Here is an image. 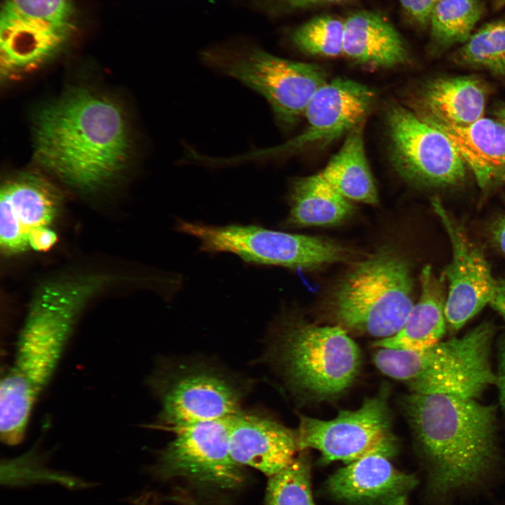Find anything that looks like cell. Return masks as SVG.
<instances>
[{
	"label": "cell",
	"instance_id": "6da1fadb",
	"mask_svg": "<svg viewBox=\"0 0 505 505\" xmlns=\"http://www.w3.org/2000/svg\"><path fill=\"white\" fill-rule=\"evenodd\" d=\"M34 153L46 170L83 191L116 179L128 163L131 144L125 114L112 99L74 87L37 113Z\"/></svg>",
	"mask_w": 505,
	"mask_h": 505
},
{
	"label": "cell",
	"instance_id": "7a4b0ae2",
	"mask_svg": "<svg viewBox=\"0 0 505 505\" xmlns=\"http://www.w3.org/2000/svg\"><path fill=\"white\" fill-rule=\"evenodd\" d=\"M404 408L432 499L443 504L487 483L499 459L492 406L457 394L410 391Z\"/></svg>",
	"mask_w": 505,
	"mask_h": 505
},
{
	"label": "cell",
	"instance_id": "3957f363",
	"mask_svg": "<svg viewBox=\"0 0 505 505\" xmlns=\"http://www.w3.org/2000/svg\"><path fill=\"white\" fill-rule=\"evenodd\" d=\"M97 293L80 276L46 283L34 295L11 368L0 384V434L6 444L23 439L36 400L50 381L77 319Z\"/></svg>",
	"mask_w": 505,
	"mask_h": 505
},
{
	"label": "cell",
	"instance_id": "277c9868",
	"mask_svg": "<svg viewBox=\"0 0 505 505\" xmlns=\"http://www.w3.org/2000/svg\"><path fill=\"white\" fill-rule=\"evenodd\" d=\"M494 326L483 322L463 337L417 350L379 348L376 367L405 382L410 391L452 393L477 398L497 377L490 363Z\"/></svg>",
	"mask_w": 505,
	"mask_h": 505
},
{
	"label": "cell",
	"instance_id": "5b68a950",
	"mask_svg": "<svg viewBox=\"0 0 505 505\" xmlns=\"http://www.w3.org/2000/svg\"><path fill=\"white\" fill-rule=\"evenodd\" d=\"M408 260L384 246L361 260L337 286L332 313L344 327L377 337L398 332L414 305Z\"/></svg>",
	"mask_w": 505,
	"mask_h": 505
},
{
	"label": "cell",
	"instance_id": "8992f818",
	"mask_svg": "<svg viewBox=\"0 0 505 505\" xmlns=\"http://www.w3.org/2000/svg\"><path fill=\"white\" fill-rule=\"evenodd\" d=\"M274 355L295 390L327 399L353 383L361 364L357 344L341 326H320L285 319Z\"/></svg>",
	"mask_w": 505,
	"mask_h": 505
},
{
	"label": "cell",
	"instance_id": "52a82bcc",
	"mask_svg": "<svg viewBox=\"0 0 505 505\" xmlns=\"http://www.w3.org/2000/svg\"><path fill=\"white\" fill-rule=\"evenodd\" d=\"M176 229L195 237L206 252H230L247 262L314 269L344 262L349 250L329 239L269 229L257 225L213 226L178 220Z\"/></svg>",
	"mask_w": 505,
	"mask_h": 505
},
{
	"label": "cell",
	"instance_id": "ba28073f",
	"mask_svg": "<svg viewBox=\"0 0 505 505\" xmlns=\"http://www.w3.org/2000/svg\"><path fill=\"white\" fill-rule=\"evenodd\" d=\"M206 62L262 95L277 121L289 127L304 116L316 91L327 81L313 63L279 58L258 48L207 53Z\"/></svg>",
	"mask_w": 505,
	"mask_h": 505
},
{
	"label": "cell",
	"instance_id": "9c48e42d",
	"mask_svg": "<svg viewBox=\"0 0 505 505\" xmlns=\"http://www.w3.org/2000/svg\"><path fill=\"white\" fill-rule=\"evenodd\" d=\"M229 418L170 429L175 437L158 454L153 475L162 480H180L208 492L241 488L245 478L243 466L230 452Z\"/></svg>",
	"mask_w": 505,
	"mask_h": 505
},
{
	"label": "cell",
	"instance_id": "30bf717a",
	"mask_svg": "<svg viewBox=\"0 0 505 505\" xmlns=\"http://www.w3.org/2000/svg\"><path fill=\"white\" fill-rule=\"evenodd\" d=\"M152 384L161 403L159 417L170 429L229 417L241 410L245 393L235 377L202 361L170 364Z\"/></svg>",
	"mask_w": 505,
	"mask_h": 505
},
{
	"label": "cell",
	"instance_id": "8fae6325",
	"mask_svg": "<svg viewBox=\"0 0 505 505\" xmlns=\"http://www.w3.org/2000/svg\"><path fill=\"white\" fill-rule=\"evenodd\" d=\"M385 114L389 159L400 177L424 188L450 187L464 181L466 166L443 133L398 102L389 104Z\"/></svg>",
	"mask_w": 505,
	"mask_h": 505
},
{
	"label": "cell",
	"instance_id": "7c38bea8",
	"mask_svg": "<svg viewBox=\"0 0 505 505\" xmlns=\"http://www.w3.org/2000/svg\"><path fill=\"white\" fill-rule=\"evenodd\" d=\"M387 398L386 389L381 390L365 398L359 408L341 410L330 420L300 416L295 432L298 450H317L323 464H349L375 454L394 455L397 444Z\"/></svg>",
	"mask_w": 505,
	"mask_h": 505
},
{
	"label": "cell",
	"instance_id": "4fadbf2b",
	"mask_svg": "<svg viewBox=\"0 0 505 505\" xmlns=\"http://www.w3.org/2000/svg\"><path fill=\"white\" fill-rule=\"evenodd\" d=\"M431 205L450 239L452 259L443 278L447 282L445 304L447 326L462 328L491 300L496 279L482 250L468 236L459 221L437 197Z\"/></svg>",
	"mask_w": 505,
	"mask_h": 505
},
{
	"label": "cell",
	"instance_id": "5bb4252c",
	"mask_svg": "<svg viewBox=\"0 0 505 505\" xmlns=\"http://www.w3.org/2000/svg\"><path fill=\"white\" fill-rule=\"evenodd\" d=\"M375 98L372 90L357 81L339 78L328 81L305 109L307 126L302 133L279 146L250 152L238 159L278 156L314 144L330 143L365 121Z\"/></svg>",
	"mask_w": 505,
	"mask_h": 505
},
{
	"label": "cell",
	"instance_id": "9a60e30c",
	"mask_svg": "<svg viewBox=\"0 0 505 505\" xmlns=\"http://www.w3.org/2000/svg\"><path fill=\"white\" fill-rule=\"evenodd\" d=\"M48 180L34 173H22L2 184L0 191V247L13 255L29 250L35 231L50 227L58 216L62 197Z\"/></svg>",
	"mask_w": 505,
	"mask_h": 505
},
{
	"label": "cell",
	"instance_id": "2e32d148",
	"mask_svg": "<svg viewBox=\"0 0 505 505\" xmlns=\"http://www.w3.org/2000/svg\"><path fill=\"white\" fill-rule=\"evenodd\" d=\"M74 28L25 16L4 1L0 20L1 76L11 79L49 61L65 46Z\"/></svg>",
	"mask_w": 505,
	"mask_h": 505
},
{
	"label": "cell",
	"instance_id": "e0dca14e",
	"mask_svg": "<svg viewBox=\"0 0 505 505\" xmlns=\"http://www.w3.org/2000/svg\"><path fill=\"white\" fill-rule=\"evenodd\" d=\"M389 458L375 454L348 464L326 480V494L348 505H408L417 478L396 469Z\"/></svg>",
	"mask_w": 505,
	"mask_h": 505
},
{
	"label": "cell",
	"instance_id": "ac0fdd59",
	"mask_svg": "<svg viewBox=\"0 0 505 505\" xmlns=\"http://www.w3.org/2000/svg\"><path fill=\"white\" fill-rule=\"evenodd\" d=\"M234 460L270 477L288 465L298 450L295 432L263 413L239 412L229 418Z\"/></svg>",
	"mask_w": 505,
	"mask_h": 505
},
{
	"label": "cell",
	"instance_id": "d6986e66",
	"mask_svg": "<svg viewBox=\"0 0 505 505\" xmlns=\"http://www.w3.org/2000/svg\"><path fill=\"white\" fill-rule=\"evenodd\" d=\"M485 101V90L476 78H438L412 95L408 107L427 123L464 126L483 117Z\"/></svg>",
	"mask_w": 505,
	"mask_h": 505
},
{
	"label": "cell",
	"instance_id": "ffe728a7",
	"mask_svg": "<svg viewBox=\"0 0 505 505\" xmlns=\"http://www.w3.org/2000/svg\"><path fill=\"white\" fill-rule=\"evenodd\" d=\"M430 125L449 138L483 190L505 184V129L497 119L483 117L464 126Z\"/></svg>",
	"mask_w": 505,
	"mask_h": 505
},
{
	"label": "cell",
	"instance_id": "44dd1931",
	"mask_svg": "<svg viewBox=\"0 0 505 505\" xmlns=\"http://www.w3.org/2000/svg\"><path fill=\"white\" fill-rule=\"evenodd\" d=\"M343 55L359 65L397 67L409 61L408 47L398 30L375 12L359 11L344 20Z\"/></svg>",
	"mask_w": 505,
	"mask_h": 505
},
{
	"label": "cell",
	"instance_id": "7402d4cb",
	"mask_svg": "<svg viewBox=\"0 0 505 505\" xmlns=\"http://www.w3.org/2000/svg\"><path fill=\"white\" fill-rule=\"evenodd\" d=\"M445 279L438 278L430 265L420 274L421 294L414 304L400 330L391 337L377 339L373 346L403 350H417L438 343L447 327L445 316L446 295Z\"/></svg>",
	"mask_w": 505,
	"mask_h": 505
},
{
	"label": "cell",
	"instance_id": "603a6c76",
	"mask_svg": "<svg viewBox=\"0 0 505 505\" xmlns=\"http://www.w3.org/2000/svg\"><path fill=\"white\" fill-rule=\"evenodd\" d=\"M289 203L285 224L292 227L339 224L347 220L354 209L351 201L338 192L321 173L295 180Z\"/></svg>",
	"mask_w": 505,
	"mask_h": 505
},
{
	"label": "cell",
	"instance_id": "cb8c5ba5",
	"mask_svg": "<svg viewBox=\"0 0 505 505\" xmlns=\"http://www.w3.org/2000/svg\"><path fill=\"white\" fill-rule=\"evenodd\" d=\"M364 121L347 134L339 151L320 173L350 201L374 205L378 195L365 152Z\"/></svg>",
	"mask_w": 505,
	"mask_h": 505
},
{
	"label": "cell",
	"instance_id": "d4e9b609",
	"mask_svg": "<svg viewBox=\"0 0 505 505\" xmlns=\"http://www.w3.org/2000/svg\"><path fill=\"white\" fill-rule=\"evenodd\" d=\"M0 466V483L7 488L52 485L81 490L92 485V483L81 477L50 467L45 454L35 448L3 459Z\"/></svg>",
	"mask_w": 505,
	"mask_h": 505
},
{
	"label": "cell",
	"instance_id": "484cf974",
	"mask_svg": "<svg viewBox=\"0 0 505 505\" xmlns=\"http://www.w3.org/2000/svg\"><path fill=\"white\" fill-rule=\"evenodd\" d=\"M483 11L480 0H439L429 20L432 42L441 48L464 43L473 34Z\"/></svg>",
	"mask_w": 505,
	"mask_h": 505
},
{
	"label": "cell",
	"instance_id": "4316f807",
	"mask_svg": "<svg viewBox=\"0 0 505 505\" xmlns=\"http://www.w3.org/2000/svg\"><path fill=\"white\" fill-rule=\"evenodd\" d=\"M453 58L457 63L486 69L505 81V18L473 32Z\"/></svg>",
	"mask_w": 505,
	"mask_h": 505
},
{
	"label": "cell",
	"instance_id": "83f0119b",
	"mask_svg": "<svg viewBox=\"0 0 505 505\" xmlns=\"http://www.w3.org/2000/svg\"><path fill=\"white\" fill-rule=\"evenodd\" d=\"M265 505H315L311 485V464L302 453L269 477Z\"/></svg>",
	"mask_w": 505,
	"mask_h": 505
},
{
	"label": "cell",
	"instance_id": "f1b7e54d",
	"mask_svg": "<svg viewBox=\"0 0 505 505\" xmlns=\"http://www.w3.org/2000/svg\"><path fill=\"white\" fill-rule=\"evenodd\" d=\"M344 20L324 15L313 18L292 33L296 47L308 55L333 58L343 55Z\"/></svg>",
	"mask_w": 505,
	"mask_h": 505
},
{
	"label": "cell",
	"instance_id": "f546056e",
	"mask_svg": "<svg viewBox=\"0 0 505 505\" xmlns=\"http://www.w3.org/2000/svg\"><path fill=\"white\" fill-rule=\"evenodd\" d=\"M20 13L48 22L74 27L72 0H5Z\"/></svg>",
	"mask_w": 505,
	"mask_h": 505
},
{
	"label": "cell",
	"instance_id": "4dcf8cb0",
	"mask_svg": "<svg viewBox=\"0 0 505 505\" xmlns=\"http://www.w3.org/2000/svg\"><path fill=\"white\" fill-rule=\"evenodd\" d=\"M410 18L422 28L428 27L431 11L439 0H398Z\"/></svg>",
	"mask_w": 505,
	"mask_h": 505
},
{
	"label": "cell",
	"instance_id": "1f68e13d",
	"mask_svg": "<svg viewBox=\"0 0 505 505\" xmlns=\"http://www.w3.org/2000/svg\"><path fill=\"white\" fill-rule=\"evenodd\" d=\"M56 241V233L50 227L43 228L34 231L30 235L29 249L36 251H46L53 247Z\"/></svg>",
	"mask_w": 505,
	"mask_h": 505
},
{
	"label": "cell",
	"instance_id": "d6a6232c",
	"mask_svg": "<svg viewBox=\"0 0 505 505\" xmlns=\"http://www.w3.org/2000/svg\"><path fill=\"white\" fill-rule=\"evenodd\" d=\"M499 401L505 416V340L501 343L498 357V370L496 374Z\"/></svg>",
	"mask_w": 505,
	"mask_h": 505
},
{
	"label": "cell",
	"instance_id": "836d02e7",
	"mask_svg": "<svg viewBox=\"0 0 505 505\" xmlns=\"http://www.w3.org/2000/svg\"><path fill=\"white\" fill-rule=\"evenodd\" d=\"M490 304L505 320V278L496 279Z\"/></svg>",
	"mask_w": 505,
	"mask_h": 505
},
{
	"label": "cell",
	"instance_id": "e575fe53",
	"mask_svg": "<svg viewBox=\"0 0 505 505\" xmlns=\"http://www.w3.org/2000/svg\"><path fill=\"white\" fill-rule=\"evenodd\" d=\"M490 236L494 243L505 255V215L493 221L490 228Z\"/></svg>",
	"mask_w": 505,
	"mask_h": 505
},
{
	"label": "cell",
	"instance_id": "d590c367",
	"mask_svg": "<svg viewBox=\"0 0 505 505\" xmlns=\"http://www.w3.org/2000/svg\"><path fill=\"white\" fill-rule=\"evenodd\" d=\"M288 5L292 8H302L316 5L336 3L343 0H283Z\"/></svg>",
	"mask_w": 505,
	"mask_h": 505
},
{
	"label": "cell",
	"instance_id": "8d00e7d4",
	"mask_svg": "<svg viewBox=\"0 0 505 505\" xmlns=\"http://www.w3.org/2000/svg\"><path fill=\"white\" fill-rule=\"evenodd\" d=\"M496 119L505 129V105L499 107L495 112Z\"/></svg>",
	"mask_w": 505,
	"mask_h": 505
},
{
	"label": "cell",
	"instance_id": "74e56055",
	"mask_svg": "<svg viewBox=\"0 0 505 505\" xmlns=\"http://www.w3.org/2000/svg\"><path fill=\"white\" fill-rule=\"evenodd\" d=\"M494 6L497 9H499L505 6V0H494Z\"/></svg>",
	"mask_w": 505,
	"mask_h": 505
},
{
	"label": "cell",
	"instance_id": "f35d334b",
	"mask_svg": "<svg viewBox=\"0 0 505 505\" xmlns=\"http://www.w3.org/2000/svg\"><path fill=\"white\" fill-rule=\"evenodd\" d=\"M139 505H149V504H147L146 501H144V502H142L141 504H140Z\"/></svg>",
	"mask_w": 505,
	"mask_h": 505
},
{
	"label": "cell",
	"instance_id": "ab89813d",
	"mask_svg": "<svg viewBox=\"0 0 505 505\" xmlns=\"http://www.w3.org/2000/svg\"><path fill=\"white\" fill-rule=\"evenodd\" d=\"M188 504H189V505H195V504H194V503H193V504H191L190 502H189V503Z\"/></svg>",
	"mask_w": 505,
	"mask_h": 505
},
{
	"label": "cell",
	"instance_id": "60d3db41",
	"mask_svg": "<svg viewBox=\"0 0 505 505\" xmlns=\"http://www.w3.org/2000/svg\"><path fill=\"white\" fill-rule=\"evenodd\" d=\"M504 198H505V196H504Z\"/></svg>",
	"mask_w": 505,
	"mask_h": 505
}]
</instances>
